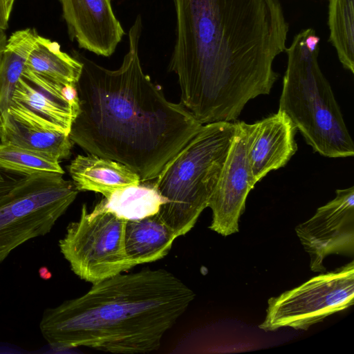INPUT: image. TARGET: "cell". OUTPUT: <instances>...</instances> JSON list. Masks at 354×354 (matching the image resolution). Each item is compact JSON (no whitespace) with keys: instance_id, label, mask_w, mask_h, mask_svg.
Segmentation results:
<instances>
[{"instance_id":"cell-1","label":"cell","mask_w":354,"mask_h":354,"mask_svg":"<svg viewBox=\"0 0 354 354\" xmlns=\"http://www.w3.org/2000/svg\"><path fill=\"white\" fill-rule=\"evenodd\" d=\"M176 41L169 69L181 103L202 124L232 122L269 94L289 30L281 0H172Z\"/></svg>"},{"instance_id":"cell-2","label":"cell","mask_w":354,"mask_h":354,"mask_svg":"<svg viewBox=\"0 0 354 354\" xmlns=\"http://www.w3.org/2000/svg\"><path fill=\"white\" fill-rule=\"evenodd\" d=\"M138 15L129 31L120 68L107 69L82 55L75 84L79 112L69 137L88 153L120 162L141 182L154 180L202 127L180 103L169 101L144 73Z\"/></svg>"},{"instance_id":"cell-3","label":"cell","mask_w":354,"mask_h":354,"mask_svg":"<svg viewBox=\"0 0 354 354\" xmlns=\"http://www.w3.org/2000/svg\"><path fill=\"white\" fill-rule=\"evenodd\" d=\"M194 297L165 269L120 273L93 283L81 297L46 308L39 328L54 347L147 353L158 349Z\"/></svg>"},{"instance_id":"cell-4","label":"cell","mask_w":354,"mask_h":354,"mask_svg":"<svg viewBox=\"0 0 354 354\" xmlns=\"http://www.w3.org/2000/svg\"><path fill=\"white\" fill-rule=\"evenodd\" d=\"M320 38L302 30L286 49L279 110L292 120L314 151L328 158L354 155V145L331 86L318 64Z\"/></svg>"},{"instance_id":"cell-5","label":"cell","mask_w":354,"mask_h":354,"mask_svg":"<svg viewBox=\"0 0 354 354\" xmlns=\"http://www.w3.org/2000/svg\"><path fill=\"white\" fill-rule=\"evenodd\" d=\"M236 127V122L203 124L154 179L153 186L165 200L158 214L177 238L208 207Z\"/></svg>"},{"instance_id":"cell-6","label":"cell","mask_w":354,"mask_h":354,"mask_svg":"<svg viewBox=\"0 0 354 354\" xmlns=\"http://www.w3.org/2000/svg\"><path fill=\"white\" fill-rule=\"evenodd\" d=\"M63 174L28 175L0 203V263L21 244L49 233L75 201L79 191Z\"/></svg>"},{"instance_id":"cell-7","label":"cell","mask_w":354,"mask_h":354,"mask_svg":"<svg viewBox=\"0 0 354 354\" xmlns=\"http://www.w3.org/2000/svg\"><path fill=\"white\" fill-rule=\"evenodd\" d=\"M126 222L111 212H88L84 204L58 243L71 270L93 284L132 268L124 250Z\"/></svg>"},{"instance_id":"cell-8","label":"cell","mask_w":354,"mask_h":354,"mask_svg":"<svg viewBox=\"0 0 354 354\" xmlns=\"http://www.w3.org/2000/svg\"><path fill=\"white\" fill-rule=\"evenodd\" d=\"M354 303V261L314 277L299 286L271 297L259 328L307 330Z\"/></svg>"},{"instance_id":"cell-9","label":"cell","mask_w":354,"mask_h":354,"mask_svg":"<svg viewBox=\"0 0 354 354\" xmlns=\"http://www.w3.org/2000/svg\"><path fill=\"white\" fill-rule=\"evenodd\" d=\"M335 193L332 201L295 227L313 272L326 271L323 261L329 254H354V187Z\"/></svg>"},{"instance_id":"cell-10","label":"cell","mask_w":354,"mask_h":354,"mask_svg":"<svg viewBox=\"0 0 354 354\" xmlns=\"http://www.w3.org/2000/svg\"><path fill=\"white\" fill-rule=\"evenodd\" d=\"M236 122V133L208 203L212 210L209 228L223 236L239 232L247 196L255 185L246 156L245 132L241 122Z\"/></svg>"},{"instance_id":"cell-11","label":"cell","mask_w":354,"mask_h":354,"mask_svg":"<svg viewBox=\"0 0 354 354\" xmlns=\"http://www.w3.org/2000/svg\"><path fill=\"white\" fill-rule=\"evenodd\" d=\"M11 104L67 135L79 112L75 86L61 84L26 68L16 85Z\"/></svg>"},{"instance_id":"cell-12","label":"cell","mask_w":354,"mask_h":354,"mask_svg":"<svg viewBox=\"0 0 354 354\" xmlns=\"http://www.w3.org/2000/svg\"><path fill=\"white\" fill-rule=\"evenodd\" d=\"M68 33L79 48L110 57L124 30L110 0H59Z\"/></svg>"},{"instance_id":"cell-13","label":"cell","mask_w":354,"mask_h":354,"mask_svg":"<svg viewBox=\"0 0 354 354\" xmlns=\"http://www.w3.org/2000/svg\"><path fill=\"white\" fill-rule=\"evenodd\" d=\"M241 123L246 156L256 185L270 171L284 167L296 153L297 129L290 118L279 110L253 124Z\"/></svg>"},{"instance_id":"cell-14","label":"cell","mask_w":354,"mask_h":354,"mask_svg":"<svg viewBox=\"0 0 354 354\" xmlns=\"http://www.w3.org/2000/svg\"><path fill=\"white\" fill-rule=\"evenodd\" d=\"M0 141L48 155L59 161L71 156L73 145L69 135L13 104L0 116Z\"/></svg>"},{"instance_id":"cell-15","label":"cell","mask_w":354,"mask_h":354,"mask_svg":"<svg viewBox=\"0 0 354 354\" xmlns=\"http://www.w3.org/2000/svg\"><path fill=\"white\" fill-rule=\"evenodd\" d=\"M67 167L78 191L97 192L104 197L141 183L139 176L124 165L92 153L77 156Z\"/></svg>"},{"instance_id":"cell-16","label":"cell","mask_w":354,"mask_h":354,"mask_svg":"<svg viewBox=\"0 0 354 354\" xmlns=\"http://www.w3.org/2000/svg\"><path fill=\"white\" fill-rule=\"evenodd\" d=\"M177 239L158 213L141 219L127 221L124 250L133 268L165 257Z\"/></svg>"},{"instance_id":"cell-17","label":"cell","mask_w":354,"mask_h":354,"mask_svg":"<svg viewBox=\"0 0 354 354\" xmlns=\"http://www.w3.org/2000/svg\"><path fill=\"white\" fill-rule=\"evenodd\" d=\"M26 68L61 84L75 86L82 64L73 55L62 51L57 42L38 35Z\"/></svg>"},{"instance_id":"cell-18","label":"cell","mask_w":354,"mask_h":354,"mask_svg":"<svg viewBox=\"0 0 354 354\" xmlns=\"http://www.w3.org/2000/svg\"><path fill=\"white\" fill-rule=\"evenodd\" d=\"M37 36L35 29L26 28L14 32L7 39L0 59V116L11 104Z\"/></svg>"},{"instance_id":"cell-19","label":"cell","mask_w":354,"mask_h":354,"mask_svg":"<svg viewBox=\"0 0 354 354\" xmlns=\"http://www.w3.org/2000/svg\"><path fill=\"white\" fill-rule=\"evenodd\" d=\"M165 200L151 185L129 186L117 189L104 197L94 207L109 212L129 221L141 219L157 214Z\"/></svg>"},{"instance_id":"cell-20","label":"cell","mask_w":354,"mask_h":354,"mask_svg":"<svg viewBox=\"0 0 354 354\" xmlns=\"http://www.w3.org/2000/svg\"><path fill=\"white\" fill-rule=\"evenodd\" d=\"M329 41L343 67L354 73V0H329Z\"/></svg>"},{"instance_id":"cell-21","label":"cell","mask_w":354,"mask_h":354,"mask_svg":"<svg viewBox=\"0 0 354 354\" xmlns=\"http://www.w3.org/2000/svg\"><path fill=\"white\" fill-rule=\"evenodd\" d=\"M0 167L26 176L44 171L64 174L55 158L3 143H0Z\"/></svg>"},{"instance_id":"cell-22","label":"cell","mask_w":354,"mask_h":354,"mask_svg":"<svg viewBox=\"0 0 354 354\" xmlns=\"http://www.w3.org/2000/svg\"><path fill=\"white\" fill-rule=\"evenodd\" d=\"M26 176L0 167V203Z\"/></svg>"},{"instance_id":"cell-23","label":"cell","mask_w":354,"mask_h":354,"mask_svg":"<svg viewBox=\"0 0 354 354\" xmlns=\"http://www.w3.org/2000/svg\"><path fill=\"white\" fill-rule=\"evenodd\" d=\"M9 18L6 11L5 0H0V28L6 30L8 26Z\"/></svg>"},{"instance_id":"cell-24","label":"cell","mask_w":354,"mask_h":354,"mask_svg":"<svg viewBox=\"0 0 354 354\" xmlns=\"http://www.w3.org/2000/svg\"><path fill=\"white\" fill-rule=\"evenodd\" d=\"M6 41H7V37L5 33V30L0 28V59H1V56L2 54L3 50L4 48V46L6 44Z\"/></svg>"},{"instance_id":"cell-25","label":"cell","mask_w":354,"mask_h":354,"mask_svg":"<svg viewBox=\"0 0 354 354\" xmlns=\"http://www.w3.org/2000/svg\"><path fill=\"white\" fill-rule=\"evenodd\" d=\"M15 0H5L6 11L8 18H10Z\"/></svg>"}]
</instances>
